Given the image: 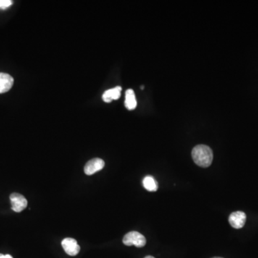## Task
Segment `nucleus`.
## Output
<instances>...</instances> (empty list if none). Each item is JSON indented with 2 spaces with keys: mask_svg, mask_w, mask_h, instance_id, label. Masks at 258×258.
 <instances>
[{
  "mask_svg": "<svg viewBox=\"0 0 258 258\" xmlns=\"http://www.w3.org/2000/svg\"><path fill=\"white\" fill-rule=\"evenodd\" d=\"M62 246L64 252L70 256H77L80 251V245L73 238H64L62 241Z\"/></svg>",
  "mask_w": 258,
  "mask_h": 258,
  "instance_id": "5",
  "label": "nucleus"
},
{
  "mask_svg": "<svg viewBox=\"0 0 258 258\" xmlns=\"http://www.w3.org/2000/svg\"><path fill=\"white\" fill-rule=\"evenodd\" d=\"M14 79L10 75L0 72V94L9 91L12 88Z\"/></svg>",
  "mask_w": 258,
  "mask_h": 258,
  "instance_id": "7",
  "label": "nucleus"
},
{
  "mask_svg": "<svg viewBox=\"0 0 258 258\" xmlns=\"http://www.w3.org/2000/svg\"><path fill=\"white\" fill-rule=\"evenodd\" d=\"M141 90H143V88H144V86H143V85H142V86H141Z\"/></svg>",
  "mask_w": 258,
  "mask_h": 258,
  "instance_id": "14",
  "label": "nucleus"
},
{
  "mask_svg": "<svg viewBox=\"0 0 258 258\" xmlns=\"http://www.w3.org/2000/svg\"><path fill=\"white\" fill-rule=\"evenodd\" d=\"M13 3L11 0H0V9H6L12 5Z\"/></svg>",
  "mask_w": 258,
  "mask_h": 258,
  "instance_id": "11",
  "label": "nucleus"
},
{
  "mask_svg": "<svg viewBox=\"0 0 258 258\" xmlns=\"http://www.w3.org/2000/svg\"><path fill=\"white\" fill-rule=\"evenodd\" d=\"M223 258L214 257V258Z\"/></svg>",
  "mask_w": 258,
  "mask_h": 258,
  "instance_id": "15",
  "label": "nucleus"
},
{
  "mask_svg": "<svg viewBox=\"0 0 258 258\" xmlns=\"http://www.w3.org/2000/svg\"><path fill=\"white\" fill-rule=\"evenodd\" d=\"M123 243L127 246L135 245L137 248H143L146 243V240L139 232L132 231L127 233L123 239Z\"/></svg>",
  "mask_w": 258,
  "mask_h": 258,
  "instance_id": "2",
  "label": "nucleus"
},
{
  "mask_svg": "<svg viewBox=\"0 0 258 258\" xmlns=\"http://www.w3.org/2000/svg\"><path fill=\"white\" fill-rule=\"evenodd\" d=\"M143 187L148 192H156L158 190V183L152 176H146L143 180Z\"/></svg>",
  "mask_w": 258,
  "mask_h": 258,
  "instance_id": "10",
  "label": "nucleus"
},
{
  "mask_svg": "<svg viewBox=\"0 0 258 258\" xmlns=\"http://www.w3.org/2000/svg\"><path fill=\"white\" fill-rule=\"evenodd\" d=\"M12 209L15 212H21L27 207V201L23 195L18 193H13L10 195Z\"/></svg>",
  "mask_w": 258,
  "mask_h": 258,
  "instance_id": "3",
  "label": "nucleus"
},
{
  "mask_svg": "<svg viewBox=\"0 0 258 258\" xmlns=\"http://www.w3.org/2000/svg\"><path fill=\"white\" fill-rule=\"evenodd\" d=\"M246 218V214L245 212L238 211L230 214L229 217V222L234 228L240 229L244 227Z\"/></svg>",
  "mask_w": 258,
  "mask_h": 258,
  "instance_id": "6",
  "label": "nucleus"
},
{
  "mask_svg": "<svg viewBox=\"0 0 258 258\" xmlns=\"http://www.w3.org/2000/svg\"><path fill=\"white\" fill-rule=\"evenodd\" d=\"M144 258H155L154 257H153V256H146V257H145Z\"/></svg>",
  "mask_w": 258,
  "mask_h": 258,
  "instance_id": "13",
  "label": "nucleus"
},
{
  "mask_svg": "<svg viewBox=\"0 0 258 258\" xmlns=\"http://www.w3.org/2000/svg\"><path fill=\"white\" fill-rule=\"evenodd\" d=\"M122 88L120 86L106 90L103 94V100L104 102L111 103L113 100H118L122 95Z\"/></svg>",
  "mask_w": 258,
  "mask_h": 258,
  "instance_id": "8",
  "label": "nucleus"
},
{
  "mask_svg": "<svg viewBox=\"0 0 258 258\" xmlns=\"http://www.w3.org/2000/svg\"><path fill=\"white\" fill-rule=\"evenodd\" d=\"M105 166V162L103 159L99 158L91 159L87 162L84 167V172L87 175H93L96 172H99L103 169Z\"/></svg>",
  "mask_w": 258,
  "mask_h": 258,
  "instance_id": "4",
  "label": "nucleus"
},
{
  "mask_svg": "<svg viewBox=\"0 0 258 258\" xmlns=\"http://www.w3.org/2000/svg\"><path fill=\"white\" fill-rule=\"evenodd\" d=\"M0 258H13L10 255L0 254Z\"/></svg>",
  "mask_w": 258,
  "mask_h": 258,
  "instance_id": "12",
  "label": "nucleus"
},
{
  "mask_svg": "<svg viewBox=\"0 0 258 258\" xmlns=\"http://www.w3.org/2000/svg\"><path fill=\"white\" fill-rule=\"evenodd\" d=\"M192 156L195 164L199 167L206 168L212 164V150L206 145H197L194 147L192 151Z\"/></svg>",
  "mask_w": 258,
  "mask_h": 258,
  "instance_id": "1",
  "label": "nucleus"
},
{
  "mask_svg": "<svg viewBox=\"0 0 258 258\" xmlns=\"http://www.w3.org/2000/svg\"><path fill=\"white\" fill-rule=\"evenodd\" d=\"M125 106L129 111L134 110L136 108L137 101L135 93L132 89H129L126 92Z\"/></svg>",
  "mask_w": 258,
  "mask_h": 258,
  "instance_id": "9",
  "label": "nucleus"
}]
</instances>
